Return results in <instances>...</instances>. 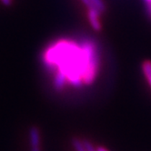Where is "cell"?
<instances>
[{"label":"cell","mask_w":151,"mask_h":151,"mask_svg":"<svg viewBox=\"0 0 151 151\" xmlns=\"http://www.w3.org/2000/svg\"><path fill=\"white\" fill-rule=\"evenodd\" d=\"M92 2L95 5L96 8L98 9L101 14L106 10V6L102 0H92Z\"/></svg>","instance_id":"obj_6"},{"label":"cell","mask_w":151,"mask_h":151,"mask_svg":"<svg viewBox=\"0 0 151 151\" xmlns=\"http://www.w3.org/2000/svg\"><path fill=\"white\" fill-rule=\"evenodd\" d=\"M1 2H2L5 6H9L10 5L12 4V0H1Z\"/></svg>","instance_id":"obj_10"},{"label":"cell","mask_w":151,"mask_h":151,"mask_svg":"<svg viewBox=\"0 0 151 151\" xmlns=\"http://www.w3.org/2000/svg\"><path fill=\"white\" fill-rule=\"evenodd\" d=\"M82 1V3L88 7V9H93V10H98L96 8V6H95V5L93 4V2H92V0H81ZM99 11V10H98Z\"/></svg>","instance_id":"obj_8"},{"label":"cell","mask_w":151,"mask_h":151,"mask_svg":"<svg viewBox=\"0 0 151 151\" xmlns=\"http://www.w3.org/2000/svg\"><path fill=\"white\" fill-rule=\"evenodd\" d=\"M29 139L31 145V151H41V134L37 127H30Z\"/></svg>","instance_id":"obj_2"},{"label":"cell","mask_w":151,"mask_h":151,"mask_svg":"<svg viewBox=\"0 0 151 151\" xmlns=\"http://www.w3.org/2000/svg\"><path fill=\"white\" fill-rule=\"evenodd\" d=\"M72 145L76 151H86L84 140L78 139V138H73L72 139Z\"/></svg>","instance_id":"obj_5"},{"label":"cell","mask_w":151,"mask_h":151,"mask_svg":"<svg viewBox=\"0 0 151 151\" xmlns=\"http://www.w3.org/2000/svg\"><path fill=\"white\" fill-rule=\"evenodd\" d=\"M42 62L52 72L53 87L57 91L66 88H78L91 86L100 69V52L89 38L77 42L59 39L43 52Z\"/></svg>","instance_id":"obj_1"},{"label":"cell","mask_w":151,"mask_h":151,"mask_svg":"<svg viewBox=\"0 0 151 151\" xmlns=\"http://www.w3.org/2000/svg\"><path fill=\"white\" fill-rule=\"evenodd\" d=\"M101 13L99 12L98 10H93V9H88V20H89V23L92 27V28L99 32L101 30L102 25L100 23V17Z\"/></svg>","instance_id":"obj_3"},{"label":"cell","mask_w":151,"mask_h":151,"mask_svg":"<svg viewBox=\"0 0 151 151\" xmlns=\"http://www.w3.org/2000/svg\"><path fill=\"white\" fill-rule=\"evenodd\" d=\"M96 150H98V151H109V149H107V148H106V147H96Z\"/></svg>","instance_id":"obj_11"},{"label":"cell","mask_w":151,"mask_h":151,"mask_svg":"<svg viewBox=\"0 0 151 151\" xmlns=\"http://www.w3.org/2000/svg\"><path fill=\"white\" fill-rule=\"evenodd\" d=\"M142 72L145 76L147 81L148 82L149 86L151 87V61L150 60H145L142 63Z\"/></svg>","instance_id":"obj_4"},{"label":"cell","mask_w":151,"mask_h":151,"mask_svg":"<svg viewBox=\"0 0 151 151\" xmlns=\"http://www.w3.org/2000/svg\"><path fill=\"white\" fill-rule=\"evenodd\" d=\"M84 144H85L86 151H98L96 150V147H95L88 140H84Z\"/></svg>","instance_id":"obj_7"},{"label":"cell","mask_w":151,"mask_h":151,"mask_svg":"<svg viewBox=\"0 0 151 151\" xmlns=\"http://www.w3.org/2000/svg\"><path fill=\"white\" fill-rule=\"evenodd\" d=\"M147 15L149 16V17L151 18V1L147 2Z\"/></svg>","instance_id":"obj_9"}]
</instances>
